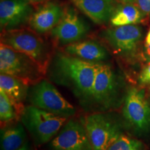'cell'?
I'll return each mask as SVG.
<instances>
[{"label":"cell","mask_w":150,"mask_h":150,"mask_svg":"<svg viewBox=\"0 0 150 150\" xmlns=\"http://www.w3.org/2000/svg\"><path fill=\"white\" fill-rule=\"evenodd\" d=\"M98 63L59 53L54 59L52 75L55 81L72 89L77 97L91 99Z\"/></svg>","instance_id":"cell-1"},{"label":"cell","mask_w":150,"mask_h":150,"mask_svg":"<svg viewBox=\"0 0 150 150\" xmlns=\"http://www.w3.org/2000/svg\"><path fill=\"white\" fill-rule=\"evenodd\" d=\"M20 119L35 145H42L50 142L57 135L67 118L29 105L24 106Z\"/></svg>","instance_id":"cell-2"},{"label":"cell","mask_w":150,"mask_h":150,"mask_svg":"<svg viewBox=\"0 0 150 150\" xmlns=\"http://www.w3.org/2000/svg\"><path fill=\"white\" fill-rule=\"evenodd\" d=\"M1 42L28 56L45 71L50 58L47 45L35 31L23 29L3 31Z\"/></svg>","instance_id":"cell-3"},{"label":"cell","mask_w":150,"mask_h":150,"mask_svg":"<svg viewBox=\"0 0 150 150\" xmlns=\"http://www.w3.org/2000/svg\"><path fill=\"white\" fill-rule=\"evenodd\" d=\"M0 72L33 85L41 80L45 72L29 56L1 42Z\"/></svg>","instance_id":"cell-4"},{"label":"cell","mask_w":150,"mask_h":150,"mask_svg":"<svg viewBox=\"0 0 150 150\" xmlns=\"http://www.w3.org/2000/svg\"><path fill=\"white\" fill-rule=\"evenodd\" d=\"M27 99L31 105L63 117H72L76 109L54 85L41 79L29 88Z\"/></svg>","instance_id":"cell-5"},{"label":"cell","mask_w":150,"mask_h":150,"mask_svg":"<svg viewBox=\"0 0 150 150\" xmlns=\"http://www.w3.org/2000/svg\"><path fill=\"white\" fill-rule=\"evenodd\" d=\"M84 125L93 150H107L123 134L119 124L108 114L103 112L87 115Z\"/></svg>","instance_id":"cell-6"},{"label":"cell","mask_w":150,"mask_h":150,"mask_svg":"<svg viewBox=\"0 0 150 150\" xmlns=\"http://www.w3.org/2000/svg\"><path fill=\"white\" fill-rule=\"evenodd\" d=\"M122 114L127 122L140 136L150 134V105L145 92L131 88L127 94Z\"/></svg>","instance_id":"cell-7"},{"label":"cell","mask_w":150,"mask_h":150,"mask_svg":"<svg viewBox=\"0 0 150 150\" xmlns=\"http://www.w3.org/2000/svg\"><path fill=\"white\" fill-rule=\"evenodd\" d=\"M50 150H93L84 121L70 119L49 144Z\"/></svg>","instance_id":"cell-8"},{"label":"cell","mask_w":150,"mask_h":150,"mask_svg":"<svg viewBox=\"0 0 150 150\" xmlns=\"http://www.w3.org/2000/svg\"><path fill=\"white\" fill-rule=\"evenodd\" d=\"M117 79L112 67L99 63L94 81L91 100L100 109L106 110L115 105L117 94Z\"/></svg>","instance_id":"cell-9"},{"label":"cell","mask_w":150,"mask_h":150,"mask_svg":"<svg viewBox=\"0 0 150 150\" xmlns=\"http://www.w3.org/2000/svg\"><path fill=\"white\" fill-rule=\"evenodd\" d=\"M100 35L115 54L128 56L136 51L142 33L140 27L129 24L105 29Z\"/></svg>","instance_id":"cell-10"},{"label":"cell","mask_w":150,"mask_h":150,"mask_svg":"<svg viewBox=\"0 0 150 150\" xmlns=\"http://www.w3.org/2000/svg\"><path fill=\"white\" fill-rule=\"evenodd\" d=\"M88 30V26L74 9L68 8L64 11L59 23L51 31V34L59 44L67 45L83 39Z\"/></svg>","instance_id":"cell-11"},{"label":"cell","mask_w":150,"mask_h":150,"mask_svg":"<svg viewBox=\"0 0 150 150\" xmlns=\"http://www.w3.org/2000/svg\"><path fill=\"white\" fill-rule=\"evenodd\" d=\"M33 13L32 6L27 0H1L0 25L1 32L21 29L29 23Z\"/></svg>","instance_id":"cell-12"},{"label":"cell","mask_w":150,"mask_h":150,"mask_svg":"<svg viewBox=\"0 0 150 150\" xmlns=\"http://www.w3.org/2000/svg\"><path fill=\"white\" fill-rule=\"evenodd\" d=\"M64 11L54 1H48L33 13L29 22L30 27L38 33L52 31L59 23Z\"/></svg>","instance_id":"cell-13"},{"label":"cell","mask_w":150,"mask_h":150,"mask_svg":"<svg viewBox=\"0 0 150 150\" xmlns=\"http://www.w3.org/2000/svg\"><path fill=\"white\" fill-rule=\"evenodd\" d=\"M92 21L103 24L110 20L115 11V0H71Z\"/></svg>","instance_id":"cell-14"},{"label":"cell","mask_w":150,"mask_h":150,"mask_svg":"<svg viewBox=\"0 0 150 150\" xmlns=\"http://www.w3.org/2000/svg\"><path fill=\"white\" fill-rule=\"evenodd\" d=\"M69 55L93 63H100L108 59L107 50L98 42L93 40L78 41L65 47Z\"/></svg>","instance_id":"cell-15"},{"label":"cell","mask_w":150,"mask_h":150,"mask_svg":"<svg viewBox=\"0 0 150 150\" xmlns=\"http://www.w3.org/2000/svg\"><path fill=\"white\" fill-rule=\"evenodd\" d=\"M29 88V85L23 81L8 74H0V90L8 95L20 110V113L22 109L19 106H22L24 101L27 99Z\"/></svg>","instance_id":"cell-16"},{"label":"cell","mask_w":150,"mask_h":150,"mask_svg":"<svg viewBox=\"0 0 150 150\" xmlns=\"http://www.w3.org/2000/svg\"><path fill=\"white\" fill-rule=\"evenodd\" d=\"M27 140V131L21 122L1 129V150H18Z\"/></svg>","instance_id":"cell-17"},{"label":"cell","mask_w":150,"mask_h":150,"mask_svg":"<svg viewBox=\"0 0 150 150\" xmlns=\"http://www.w3.org/2000/svg\"><path fill=\"white\" fill-rule=\"evenodd\" d=\"M141 12L138 6L126 4L116 8L110 20V23L114 27L136 24L141 20Z\"/></svg>","instance_id":"cell-18"},{"label":"cell","mask_w":150,"mask_h":150,"mask_svg":"<svg viewBox=\"0 0 150 150\" xmlns=\"http://www.w3.org/2000/svg\"><path fill=\"white\" fill-rule=\"evenodd\" d=\"M19 110L13 101L0 90V119L1 122H10L18 117Z\"/></svg>","instance_id":"cell-19"},{"label":"cell","mask_w":150,"mask_h":150,"mask_svg":"<svg viewBox=\"0 0 150 150\" xmlns=\"http://www.w3.org/2000/svg\"><path fill=\"white\" fill-rule=\"evenodd\" d=\"M107 150H147L143 142L122 134L110 145Z\"/></svg>","instance_id":"cell-20"},{"label":"cell","mask_w":150,"mask_h":150,"mask_svg":"<svg viewBox=\"0 0 150 150\" xmlns=\"http://www.w3.org/2000/svg\"><path fill=\"white\" fill-rule=\"evenodd\" d=\"M138 81L140 85H150V63H148L140 73Z\"/></svg>","instance_id":"cell-21"},{"label":"cell","mask_w":150,"mask_h":150,"mask_svg":"<svg viewBox=\"0 0 150 150\" xmlns=\"http://www.w3.org/2000/svg\"><path fill=\"white\" fill-rule=\"evenodd\" d=\"M137 6L139 7L142 13L150 16V0H136Z\"/></svg>","instance_id":"cell-22"},{"label":"cell","mask_w":150,"mask_h":150,"mask_svg":"<svg viewBox=\"0 0 150 150\" xmlns=\"http://www.w3.org/2000/svg\"><path fill=\"white\" fill-rule=\"evenodd\" d=\"M18 150H34L33 149L32 145H31V142L29 141V140H27V142L24 143L23 146H22L20 149Z\"/></svg>","instance_id":"cell-23"},{"label":"cell","mask_w":150,"mask_h":150,"mask_svg":"<svg viewBox=\"0 0 150 150\" xmlns=\"http://www.w3.org/2000/svg\"><path fill=\"white\" fill-rule=\"evenodd\" d=\"M146 50H145V53L146 55L148 57V59L150 61V44L148 45H145Z\"/></svg>","instance_id":"cell-24"},{"label":"cell","mask_w":150,"mask_h":150,"mask_svg":"<svg viewBox=\"0 0 150 150\" xmlns=\"http://www.w3.org/2000/svg\"><path fill=\"white\" fill-rule=\"evenodd\" d=\"M150 44V29L148 32L147 36H146L145 38V45H148Z\"/></svg>","instance_id":"cell-25"},{"label":"cell","mask_w":150,"mask_h":150,"mask_svg":"<svg viewBox=\"0 0 150 150\" xmlns=\"http://www.w3.org/2000/svg\"><path fill=\"white\" fill-rule=\"evenodd\" d=\"M28 1H29L31 4H38L40 2H42L45 0H27Z\"/></svg>","instance_id":"cell-26"}]
</instances>
